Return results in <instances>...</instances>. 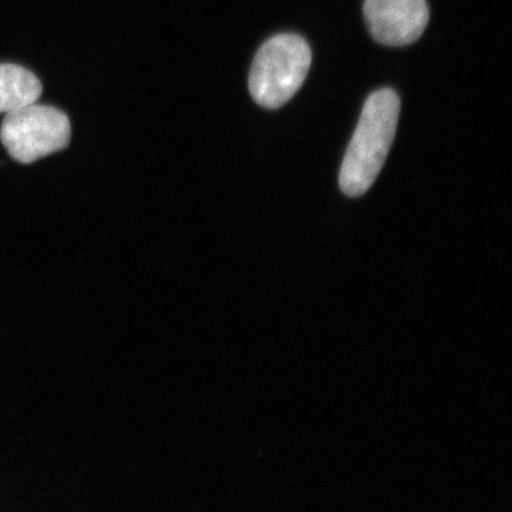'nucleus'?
<instances>
[{
    "label": "nucleus",
    "instance_id": "f257e3e1",
    "mask_svg": "<svg viewBox=\"0 0 512 512\" xmlns=\"http://www.w3.org/2000/svg\"><path fill=\"white\" fill-rule=\"evenodd\" d=\"M399 113L400 100L393 90H379L367 99L340 168L343 194L362 197L375 183L396 136Z\"/></svg>",
    "mask_w": 512,
    "mask_h": 512
},
{
    "label": "nucleus",
    "instance_id": "f03ea898",
    "mask_svg": "<svg viewBox=\"0 0 512 512\" xmlns=\"http://www.w3.org/2000/svg\"><path fill=\"white\" fill-rule=\"evenodd\" d=\"M312 63L311 47L298 35H278L256 53L249 92L259 106L279 109L301 89Z\"/></svg>",
    "mask_w": 512,
    "mask_h": 512
},
{
    "label": "nucleus",
    "instance_id": "7ed1b4c3",
    "mask_svg": "<svg viewBox=\"0 0 512 512\" xmlns=\"http://www.w3.org/2000/svg\"><path fill=\"white\" fill-rule=\"evenodd\" d=\"M70 138L72 126L67 114L36 103L6 113L0 127V141L20 164L59 153L69 146Z\"/></svg>",
    "mask_w": 512,
    "mask_h": 512
},
{
    "label": "nucleus",
    "instance_id": "20e7f679",
    "mask_svg": "<svg viewBox=\"0 0 512 512\" xmlns=\"http://www.w3.org/2000/svg\"><path fill=\"white\" fill-rule=\"evenodd\" d=\"M367 28L386 46H407L423 35L429 23L426 0H365Z\"/></svg>",
    "mask_w": 512,
    "mask_h": 512
},
{
    "label": "nucleus",
    "instance_id": "39448f33",
    "mask_svg": "<svg viewBox=\"0 0 512 512\" xmlns=\"http://www.w3.org/2000/svg\"><path fill=\"white\" fill-rule=\"evenodd\" d=\"M42 83L25 67L0 63V114L36 103L42 96Z\"/></svg>",
    "mask_w": 512,
    "mask_h": 512
}]
</instances>
